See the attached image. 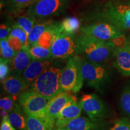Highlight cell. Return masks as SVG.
Here are the masks:
<instances>
[{
    "mask_svg": "<svg viewBox=\"0 0 130 130\" xmlns=\"http://www.w3.org/2000/svg\"><path fill=\"white\" fill-rule=\"evenodd\" d=\"M9 61L1 57L0 59V79L1 82L9 77L10 74Z\"/></svg>",
    "mask_w": 130,
    "mask_h": 130,
    "instance_id": "cell-30",
    "label": "cell"
},
{
    "mask_svg": "<svg viewBox=\"0 0 130 130\" xmlns=\"http://www.w3.org/2000/svg\"><path fill=\"white\" fill-rule=\"evenodd\" d=\"M27 48L33 59L49 60L50 58H52L51 48H43L38 45Z\"/></svg>",
    "mask_w": 130,
    "mask_h": 130,
    "instance_id": "cell-22",
    "label": "cell"
},
{
    "mask_svg": "<svg viewBox=\"0 0 130 130\" xmlns=\"http://www.w3.org/2000/svg\"><path fill=\"white\" fill-rule=\"evenodd\" d=\"M83 59L78 55L68 58L65 67L61 69L60 86L63 91L77 93L81 89L84 82L82 73Z\"/></svg>",
    "mask_w": 130,
    "mask_h": 130,
    "instance_id": "cell-4",
    "label": "cell"
},
{
    "mask_svg": "<svg viewBox=\"0 0 130 130\" xmlns=\"http://www.w3.org/2000/svg\"><path fill=\"white\" fill-rule=\"evenodd\" d=\"M32 59L33 58L29 53L27 47L24 46L9 61L10 75L21 76L22 72L28 67Z\"/></svg>",
    "mask_w": 130,
    "mask_h": 130,
    "instance_id": "cell-13",
    "label": "cell"
},
{
    "mask_svg": "<svg viewBox=\"0 0 130 130\" xmlns=\"http://www.w3.org/2000/svg\"><path fill=\"white\" fill-rule=\"evenodd\" d=\"M51 51L53 58L66 59L77 54V37L58 32L54 39Z\"/></svg>",
    "mask_w": 130,
    "mask_h": 130,
    "instance_id": "cell-7",
    "label": "cell"
},
{
    "mask_svg": "<svg viewBox=\"0 0 130 130\" xmlns=\"http://www.w3.org/2000/svg\"><path fill=\"white\" fill-rule=\"evenodd\" d=\"M80 102L83 110L87 116L94 121H101L106 114L104 103L96 94H86L82 96Z\"/></svg>",
    "mask_w": 130,
    "mask_h": 130,
    "instance_id": "cell-10",
    "label": "cell"
},
{
    "mask_svg": "<svg viewBox=\"0 0 130 130\" xmlns=\"http://www.w3.org/2000/svg\"><path fill=\"white\" fill-rule=\"evenodd\" d=\"M36 18L30 14L21 16L18 18L17 20L13 25H16L25 31L27 34L30 33L31 30L35 26Z\"/></svg>",
    "mask_w": 130,
    "mask_h": 130,
    "instance_id": "cell-23",
    "label": "cell"
},
{
    "mask_svg": "<svg viewBox=\"0 0 130 130\" xmlns=\"http://www.w3.org/2000/svg\"><path fill=\"white\" fill-rule=\"evenodd\" d=\"M53 130H67V129H66V128L64 127H60V126H55Z\"/></svg>",
    "mask_w": 130,
    "mask_h": 130,
    "instance_id": "cell-34",
    "label": "cell"
},
{
    "mask_svg": "<svg viewBox=\"0 0 130 130\" xmlns=\"http://www.w3.org/2000/svg\"><path fill=\"white\" fill-rule=\"evenodd\" d=\"M77 44L78 54H82L88 60L100 64L107 60L117 47L113 42L84 33L77 37Z\"/></svg>",
    "mask_w": 130,
    "mask_h": 130,
    "instance_id": "cell-1",
    "label": "cell"
},
{
    "mask_svg": "<svg viewBox=\"0 0 130 130\" xmlns=\"http://www.w3.org/2000/svg\"><path fill=\"white\" fill-rule=\"evenodd\" d=\"M1 57L10 61L16 55V52L9 44L7 39L0 40Z\"/></svg>",
    "mask_w": 130,
    "mask_h": 130,
    "instance_id": "cell-25",
    "label": "cell"
},
{
    "mask_svg": "<svg viewBox=\"0 0 130 130\" xmlns=\"http://www.w3.org/2000/svg\"><path fill=\"white\" fill-rule=\"evenodd\" d=\"M61 72L59 68L50 66L30 84L28 90L37 92L50 100L64 92L60 86Z\"/></svg>",
    "mask_w": 130,
    "mask_h": 130,
    "instance_id": "cell-3",
    "label": "cell"
},
{
    "mask_svg": "<svg viewBox=\"0 0 130 130\" xmlns=\"http://www.w3.org/2000/svg\"><path fill=\"white\" fill-rule=\"evenodd\" d=\"M109 130H130V120L126 118L119 119Z\"/></svg>",
    "mask_w": 130,
    "mask_h": 130,
    "instance_id": "cell-29",
    "label": "cell"
},
{
    "mask_svg": "<svg viewBox=\"0 0 130 130\" xmlns=\"http://www.w3.org/2000/svg\"><path fill=\"white\" fill-rule=\"evenodd\" d=\"M53 23V22H52V21H48L40 22V23L35 25L33 28L31 30L30 33L28 34V40H27V43L26 47L30 48V47L37 45L40 37L41 36L43 32L46 29H48Z\"/></svg>",
    "mask_w": 130,
    "mask_h": 130,
    "instance_id": "cell-19",
    "label": "cell"
},
{
    "mask_svg": "<svg viewBox=\"0 0 130 130\" xmlns=\"http://www.w3.org/2000/svg\"><path fill=\"white\" fill-rule=\"evenodd\" d=\"M83 107L80 101L75 100L61 110L56 121L55 126L63 127L69 121L80 116Z\"/></svg>",
    "mask_w": 130,
    "mask_h": 130,
    "instance_id": "cell-16",
    "label": "cell"
},
{
    "mask_svg": "<svg viewBox=\"0 0 130 130\" xmlns=\"http://www.w3.org/2000/svg\"><path fill=\"white\" fill-rule=\"evenodd\" d=\"M11 29L10 27L5 24H1L0 26V40L7 39L10 36Z\"/></svg>",
    "mask_w": 130,
    "mask_h": 130,
    "instance_id": "cell-33",
    "label": "cell"
},
{
    "mask_svg": "<svg viewBox=\"0 0 130 130\" xmlns=\"http://www.w3.org/2000/svg\"><path fill=\"white\" fill-rule=\"evenodd\" d=\"M15 100H16L13 97H12V96L10 95L2 97L0 100L1 109L4 110L5 111L9 113L14 108V105L16 104Z\"/></svg>",
    "mask_w": 130,
    "mask_h": 130,
    "instance_id": "cell-28",
    "label": "cell"
},
{
    "mask_svg": "<svg viewBox=\"0 0 130 130\" xmlns=\"http://www.w3.org/2000/svg\"><path fill=\"white\" fill-rule=\"evenodd\" d=\"M80 30L83 33L100 40L113 42L117 47L125 43L122 30L108 22L92 24L82 27Z\"/></svg>",
    "mask_w": 130,
    "mask_h": 130,
    "instance_id": "cell-6",
    "label": "cell"
},
{
    "mask_svg": "<svg viewBox=\"0 0 130 130\" xmlns=\"http://www.w3.org/2000/svg\"><path fill=\"white\" fill-rule=\"evenodd\" d=\"M98 15L122 30H130V1L107 3Z\"/></svg>",
    "mask_w": 130,
    "mask_h": 130,
    "instance_id": "cell-5",
    "label": "cell"
},
{
    "mask_svg": "<svg viewBox=\"0 0 130 130\" xmlns=\"http://www.w3.org/2000/svg\"><path fill=\"white\" fill-rule=\"evenodd\" d=\"M10 36L16 37L21 40L24 46H27V40H28V34L25 32V30L21 28L19 26L16 25H13L12 28L11 29L10 33Z\"/></svg>",
    "mask_w": 130,
    "mask_h": 130,
    "instance_id": "cell-27",
    "label": "cell"
},
{
    "mask_svg": "<svg viewBox=\"0 0 130 130\" xmlns=\"http://www.w3.org/2000/svg\"><path fill=\"white\" fill-rule=\"evenodd\" d=\"M19 104L27 115L39 119L44 122L48 130H53L55 125L47 116V106L50 100L34 91L27 90L18 98Z\"/></svg>",
    "mask_w": 130,
    "mask_h": 130,
    "instance_id": "cell-2",
    "label": "cell"
},
{
    "mask_svg": "<svg viewBox=\"0 0 130 130\" xmlns=\"http://www.w3.org/2000/svg\"><path fill=\"white\" fill-rule=\"evenodd\" d=\"M69 0H38L28 8L27 14L36 18L56 15L67 7Z\"/></svg>",
    "mask_w": 130,
    "mask_h": 130,
    "instance_id": "cell-9",
    "label": "cell"
},
{
    "mask_svg": "<svg viewBox=\"0 0 130 130\" xmlns=\"http://www.w3.org/2000/svg\"><path fill=\"white\" fill-rule=\"evenodd\" d=\"M51 62L48 60L32 59L28 67L24 70L21 77L30 87V84L48 67Z\"/></svg>",
    "mask_w": 130,
    "mask_h": 130,
    "instance_id": "cell-15",
    "label": "cell"
},
{
    "mask_svg": "<svg viewBox=\"0 0 130 130\" xmlns=\"http://www.w3.org/2000/svg\"><path fill=\"white\" fill-rule=\"evenodd\" d=\"M120 105L123 113L130 118V85L125 87L122 92Z\"/></svg>",
    "mask_w": 130,
    "mask_h": 130,
    "instance_id": "cell-24",
    "label": "cell"
},
{
    "mask_svg": "<svg viewBox=\"0 0 130 130\" xmlns=\"http://www.w3.org/2000/svg\"><path fill=\"white\" fill-rule=\"evenodd\" d=\"M80 21L75 17H68L60 22V30L59 32L75 35V33L80 29Z\"/></svg>",
    "mask_w": 130,
    "mask_h": 130,
    "instance_id": "cell-20",
    "label": "cell"
},
{
    "mask_svg": "<svg viewBox=\"0 0 130 130\" xmlns=\"http://www.w3.org/2000/svg\"><path fill=\"white\" fill-rule=\"evenodd\" d=\"M82 73L87 84L98 90L102 89L108 79L106 69L100 63L88 60H83Z\"/></svg>",
    "mask_w": 130,
    "mask_h": 130,
    "instance_id": "cell-8",
    "label": "cell"
},
{
    "mask_svg": "<svg viewBox=\"0 0 130 130\" xmlns=\"http://www.w3.org/2000/svg\"><path fill=\"white\" fill-rule=\"evenodd\" d=\"M113 65L124 76H130V43L116 47L113 53Z\"/></svg>",
    "mask_w": 130,
    "mask_h": 130,
    "instance_id": "cell-12",
    "label": "cell"
},
{
    "mask_svg": "<svg viewBox=\"0 0 130 130\" xmlns=\"http://www.w3.org/2000/svg\"><path fill=\"white\" fill-rule=\"evenodd\" d=\"M77 100L74 96L68 93L62 92L51 99L47 106V116L51 122L55 125L56 121L61 110L68 104Z\"/></svg>",
    "mask_w": 130,
    "mask_h": 130,
    "instance_id": "cell-11",
    "label": "cell"
},
{
    "mask_svg": "<svg viewBox=\"0 0 130 130\" xmlns=\"http://www.w3.org/2000/svg\"><path fill=\"white\" fill-rule=\"evenodd\" d=\"M100 122L79 116L69 121L63 127L67 130H100L102 126Z\"/></svg>",
    "mask_w": 130,
    "mask_h": 130,
    "instance_id": "cell-17",
    "label": "cell"
},
{
    "mask_svg": "<svg viewBox=\"0 0 130 130\" xmlns=\"http://www.w3.org/2000/svg\"><path fill=\"white\" fill-rule=\"evenodd\" d=\"M9 121L18 130H27V116L20 105L16 103L14 108L9 112Z\"/></svg>",
    "mask_w": 130,
    "mask_h": 130,
    "instance_id": "cell-18",
    "label": "cell"
},
{
    "mask_svg": "<svg viewBox=\"0 0 130 130\" xmlns=\"http://www.w3.org/2000/svg\"><path fill=\"white\" fill-rule=\"evenodd\" d=\"M0 130H18L13 126L9 121L8 115L3 117L2 122L1 123V127Z\"/></svg>",
    "mask_w": 130,
    "mask_h": 130,
    "instance_id": "cell-32",
    "label": "cell"
},
{
    "mask_svg": "<svg viewBox=\"0 0 130 130\" xmlns=\"http://www.w3.org/2000/svg\"><path fill=\"white\" fill-rule=\"evenodd\" d=\"M38 0H7L6 10L8 12L17 13L36 2Z\"/></svg>",
    "mask_w": 130,
    "mask_h": 130,
    "instance_id": "cell-21",
    "label": "cell"
},
{
    "mask_svg": "<svg viewBox=\"0 0 130 130\" xmlns=\"http://www.w3.org/2000/svg\"><path fill=\"white\" fill-rule=\"evenodd\" d=\"M7 40L11 48L13 49L16 53L19 51V50H21L24 46L22 42L21 41V40L16 37L9 36L7 38Z\"/></svg>",
    "mask_w": 130,
    "mask_h": 130,
    "instance_id": "cell-31",
    "label": "cell"
},
{
    "mask_svg": "<svg viewBox=\"0 0 130 130\" xmlns=\"http://www.w3.org/2000/svg\"><path fill=\"white\" fill-rule=\"evenodd\" d=\"M27 116V130H48L46 124L39 119L35 117Z\"/></svg>",
    "mask_w": 130,
    "mask_h": 130,
    "instance_id": "cell-26",
    "label": "cell"
},
{
    "mask_svg": "<svg viewBox=\"0 0 130 130\" xmlns=\"http://www.w3.org/2000/svg\"><path fill=\"white\" fill-rule=\"evenodd\" d=\"M1 83L5 92L15 100L28 89V86L21 76L10 75L4 79Z\"/></svg>",
    "mask_w": 130,
    "mask_h": 130,
    "instance_id": "cell-14",
    "label": "cell"
}]
</instances>
